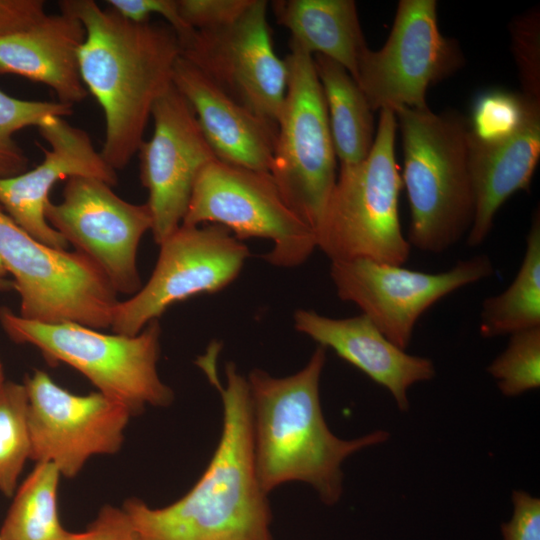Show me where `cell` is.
Listing matches in <instances>:
<instances>
[{"mask_svg":"<svg viewBox=\"0 0 540 540\" xmlns=\"http://www.w3.org/2000/svg\"><path fill=\"white\" fill-rule=\"evenodd\" d=\"M220 344L214 342L196 360L220 394L223 423L208 467L179 500L152 508L137 498L122 509L140 540H273L272 512L258 479L247 378L233 362L226 383L217 372Z\"/></svg>","mask_w":540,"mask_h":540,"instance_id":"1","label":"cell"},{"mask_svg":"<svg viewBox=\"0 0 540 540\" xmlns=\"http://www.w3.org/2000/svg\"><path fill=\"white\" fill-rule=\"evenodd\" d=\"M58 5L85 28L79 70L104 113L100 152L114 170L123 169L144 141L156 100L173 83L180 41L167 23H134L94 0Z\"/></svg>","mask_w":540,"mask_h":540,"instance_id":"2","label":"cell"},{"mask_svg":"<svg viewBox=\"0 0 540 540\" xmlns=\"http://www.w3.org/2000/svg\"><path fill=\"white\" fill-rule=\"evenodd\" d=\"M325 362L326 348L318 345L295 374L276 378L253 369L247 377L255 466L267 494L297 481L310 485L324 504H336L343 492L344 460L389 438L383 430L352 440L331 432L320 403Z\"/></svg>","mask_w":540,"mask_h":540,"instance_id":"3","label":"cell"},{"mask_svg":"<svg viewBox=\"0 0 540 540\" xmlns=\"http://www.w3.org/2000/svg\"><path fill=\"white\" fill-rule=\"evenodd\" d=\"M402 184L410 207L407 240L420 251L441 254L468 234L475 198L469 168V122L454 111L400 108Z\"/></svg>","mask_w":540,"mask_h":540,"instance_id":"4","label":"cell"},{"mask_svg":"<svg viewBox=\"0 0 540 540\" xmlns=\"http://www.w3.org/2000/svg\"><path fill=\"white\" fill-rule=\"evenodd\" d=\"M397 121L380 110L367 157L340 165L335 185L315 231L317 247L330 259H366L403 265L411 246L402 232L398 199L402 179L395 157Z\"/></svg>","mask_w":540,"mask_h":540,"instance_id":"5","label":"cell"},{"mask_svg":"<svg viewBox=\"0 0 540 540\" xmlns=\"http://www.w3.org/2000/svg\"><path fill=\"white\" fill-rule=\"evenodd\" d=\"M0 324L16 343L38 348L51 365L64 363L83 374L104 395L141 413L147 405L168 407L173 390L160 378L161 326L149 322L133 336L105 334L77 323H42L0 308Z\"/></svg>","mask_w":540,"mask_h":540,"instance_id":"6","label":"cell"},{"mask_svg":"<svg viewBox=\"0 0 540 540\" xmlns=\"http://www.w3.org/2000/svg\"><path fill=\"white\" fill-rule=\"evenodd\" d=\"M0 266L13 277L20 316L48 324L111 327L118 294L85 255L38 241L0 206Z\"/></svg>","mask_w":540,"mask_h":540,"instance_id":"7","label":"cell"},{"mask_svg":"<svg viewBox=\"0 0 540 540\" xmlns=\"http://www.w3.org/2000/svg\"><path fill=\"white\" fill-rule=\"evenodd\" d=\"M289 49L270 174L287 204L315 232L336 182V154L313 56L290 40Z\"/></svg>","mask_w":540,"mask_h":540,"instance_id":"8","label":"cell"},{"mask_svg":"<svg viewBox=\"0 0 540 540\" xmlns=\"http://www.w3.org/2000/svg\"><path fill=\"white\" fill-rule=\"evenodd\" d=\"M204 222L225 227L240 241L271 240L263 258L279 267L300 265L317 248L314 230L287 204L269 172L218 159L199 173L181 225Z\"/></svg>","mask_w":540,"mask_h":540,"instance_id":"9","label":"cell"},{"mask_svg":"<svg viewBox=\"0 0 540 540\" xmlns=\"http://www.w3.org/2000/svg\"><path fill=\"white\" fill-rule=\"evenodd\" d=\"M463 64L456 40L439 30L437 2L401 0L385 44L376 51L363 50L353 79L372 111L423 109L428 107V87Z\"/></svg>","mask_w":540,"mask_h":540,"instance_id":"10","label":"cell"},{"mask_svg":"<svg viewBox=\"0 0 540 540\" xmlns=\"http://www.w3.org/2000/svg\"><path fill=\"white\" fill-rule=\"evenodd\" d=\"M151 277L125 301H119L113 333L133 336L173 304L220 291L239 275L248 248L218 224L181 225L160 245Z\"/></svg>","mask_w":540,"mask_h":540,"instance_id":"11","label":"cell"},{"mask_svg":"<svg viewBox=\"0 0 540 540\" xmlns=\"http://www.w3.org/2000/svg\"><path fill=\"white\" fill-rule=\"evenodd\" d=\"M112 188L98 178L71 177L62 200L46 205L45 217L68 244L100 269L117 294L133 296L142 287L138 246L152 229V216L147 203H130Z\"/></svg>","mask_w":540,"mask_h":540,"instance_id":"12","label":"cell"},{"mask_svg":"<svg viewBox=\"0 0 540 540\" xmlns=\"http://www.w3.org/2000/svg\"><path fill=\"white\" fill-rule=\"evenodd\" d=\"M493 274V263L485 254L459 260L440 273L366 259L335 261L330 265L337 296L358 306L362 314L403 350L409 346L419 318L431 306Z\"/></svg>","mask_w":540,"mask_h":540,"instance_id":"13","label":"cell"},{"mask_svg":"<svg viewBox=\"0 0 540 540\" xmlns=\"http://www.w3.org/2000/svg\"><path fill=\"white\" fill-rule=\"evenodd\" d=\"M29 458L54 464L60 475L75 477L94 455L117 453L132 411L101 392L76 395L44 371L26 376Z\"/></svg>","mask_w":540,"mask_h":540,"instance_id":"14","label":"cell"},{"mask_svg":"<svg viewBox=\"0 0 540 540\" xmlns=\"http://www.w3.org/2000/svg\"><path fill=\"white\" fill-rule=\"evenodd\" d=\"M267 7L266 0H252L233 23L195 30L181 43V56L234 101L277 124L288 67L274 51Z\"/></svg>","mask_w":540,"mask_h":540,"instance_id":"15","label":"cell"},{"mask_svg":"<svg viewBox=\"0 0 540 540\" xmlns=\"http://www.w3.org/2000/svg\"><path fill=\"white\" fill-rule=\"evenodd\" d=\"M151 117L153 134L137 153L151 231L160 245L181 226L199 173L216 157L192 107L173 83L156 100Z\"/></svg>","mask_w":540,"mask_h":540,"instance_id":"16","label":"cell"},{"mask_svg":"<svg viewBox=\"0 0 540 540\" xmlns=\"http://www.w3.org/2000/svg\"><path fill=\"white\" fill-rule=\"evenodd\" d=\"M49 148L33 169L0 179V206L27 233L47 246L66 250L68 243L46 220L50 191L60 180L94 177L114 187L117 171L94 147L88 133L64 117L50 115L37 126Z\"/></svg>","mask_w":540,"mask_h":540,"instance_id":"17","label":"cell"},{"mask_svg":"<svg viewBox=\"0 0 540 540\" xmlns=\"http://www.w3.org/2000/svg\"><path fill=\"white\" fill-rule=\"evenodd\" d=\"M172 81L192 107L216 159L270 173L276 123L234 101L182 56L175 64Z\"/></svg>","mask_w":540,"mask_h":540,"instance_id":"18","label":"cell"},{"mask_svg":"<svg viewBox=\"0 0 540 540\" xmlns=\"http://www.w3.org/2000/svg\"><path fill=\"white\" fill-rule=\"evenodd\" d=\"M294 327L385 387L403 411L409 409V388L436 374L429 358L408 354L396 346L362 313L335 319L300 309L294 314Z\"/></svg>","mask_w":540,"mask_h":540,"instance_id":"19","label":"cell"},{"mask_svg":"<svg viewBox=\"0 0 540 540\" xmlns=\"http://www.w3.org/2000/svg\"><path fill=\"white\" fill-rule=\"evenodd\" d=\"M85 28L71 14H45L0 36V75L12 74L48 86L59 102L74 106L88 94L79 70Z\"/></svg>","mask_w":540,"mask_h":540,"instance_id":"20","label":"cell"},{"mask_svg":"<svg viewBox=\"0 0 540 540\" xmlns=\"http://www.w3.org/2000/svg\"><path fill=\"white\" fill-rule=\"evenodd\" d=\"M540 158V103L530 102L523 123L511 136L481 142L469 133V168L475 213L467 234L470 247L488 237L499 208L518 191H528Z\"/></svg>","mask_w":540,"mask_h":540,"instance_id":"21","label":"cell"},{"mask_svg":"<svg viewBox=\"0 0 540 540\" xmlns=\"http://www.w3.org/2000/svg\"><path fill=\"white\" fill-rule=\"evenodd\" d=\"M278 24L290 31V41L312 56L323 55L354 78L357 62L368 47L353 0L272 1Z\"/></svg>","mask_w":540,"mask_h":540,"instance_id":"22","label":"cell"},{"mask_svg":"<svg viewBox=\"0 0 540 540\" xmlns=\"http://www.w3.org/2000/svg\"><path fill=\"white\" fill-rule=\"evenodd\" d=\"M320 81L336 157L354 165L369 154L375 137L372 109L348 71L335 61L313 55Z\"/></svg>","mask_w":540,"mask_h":540,"instance_id":"23","label":"cell"},{"mask_svg":"<svg viewBox=\"0 0 540 540\" xmlns=\"http://www.w3.org/2000/svg\"><path fill=\"white\" fill-rule=\"evenodd\" d=\"M540 327V213L526 236L525 254L511 284L481 305L479 332L484 338L511 335Z\"/></svg>","mask_w":540,"mask_h":540,"instance_id":"24","label":"cell"},{"mask_svg":"<svg viewBox=\"0 0 540 540\" xmlns=\"http://www.w3.org/2000/svg\"><path fill=\"white\" fill-rule=\"evenodd\" d=\"M60 476L54 464L36 463L14 494L0 529L2 540H63L67 531L57 511Z\"/></svg>","mask_w":540,"mask_h":540,"instance_id":"25","label":"cell"},{"mask_svg":"<svg viewBox=\"0 0 540 540\" xmlns=\"http://www.w3.org/2000/svg\"><path fill=\"white\" fill-rule=\"evenodd\" d=\"M28 397L24 384L5 381L0 388V491L15 494L17 481L30 456Z\"/></svg>","mask_w":540,"mask_h":540,"instance_id":"26","label":"cell"},{"mask_svg":"<svg viewBox=\"0 0 540 540\" xmlns=\"http://www.w3.org/2000/svg\"><path fill=\"white\" fill-rule=\"evenodd\" d=\"M73 106L57 101L19 99L0 89V179L29 169V158L15 140V134L37 127L47 116L66 117Z\"/></svg>","mask_w":540,"mask_h":540,"instance_id":"27","label":"cell"},{"mask_svg":"<svg viewBox=\"0 0 540 540\" xmlns=\"http://www.w3.org/2000/svg\"><path fill=\"white\" fill-rule=\"evenodd\" d=\"M506 349L488 366L501 393L514 397L540 386V327L513 333Z\"/></svg>","mask_w":540,"mask_h":540,"instance_id":"28","label":"cell"},{"mask_svg":"<svg viewBox=\"0 0 540 540\" xmlns=\"http://www.w3.org/2000/svg\"><path fill=\"white\" fill-rule=\"evenodd\" d=\"M530 102L534 101L503 90L481 94L468 120L471 135L486 143L511 136L523 123Z\"/></svg>","mask_w":540,"mask_h":540,"instance_id":"29","label":"cell"},{"mask_svg":"<svg viewBox=\"0 0 540 540\" xmlns=\"http://www.w3.org/2000/svg\"><path fill=\"white\" fill-rule=\"evenodd\" d=\"M512 51L519 71L521 95L540 103V12L534 8L514 19Z\"/></svg>","mask_w":540,"mask_h":540,"instance_id":"30","label":"cell"},{"mask_svg":"<svg viewBox=\"0 0 540 540\" xmlns=\"http://www.w3.org/2000/svg\"><path fill=\"white\" fill-rule=\"evenodd\" d=\"M252 0H178L183 20L194 30L223 27L236 21Z\"/></svg>","mask_w":540,"mask_h":540,"instance_id":"31","label":"cell"},{"mask_svg":"<svg viewBox=\"0 0 540 540\" xmlns=\"http://www.w3.org/2000/svg\"><path fill=\"white\" fill-rule=\"evenodd\" d=\"M107 4L121 17L134 23H145L153 14L160 15L175 31L180 44L195 31L181 17L178 0H108Z\"/></svg>","mask_w":540,"mask_h":540,"instance_id":"32","label":"cell"},{"mask_svg":"<svg viewBox=\"0 0 540 540\" xmlns=\"http://www.w3.org/2000/svg\"><path fill=\"white\" fill-rule=\"evenodd\" d=\"M63 540H140L122 508L104 505L82 532L67 531Z\"/></svg>","mask_w":540,"mask_h":540,"instance_id":"33","label":"cell"},{"mask_svg":"<svg viewBox=\"0 0 540 540\" xmlns=\"http://www.w3.org/2000/svg\"><path fill=\"white\" fill-rule=\"evenodd\" d=\"M513 514L501 527L503 540H540V500L522 490L512 494Z\"/></svg>","mask_w":540,"mask_h":540,"instance_id":"34","label":"cell"},{"mask_svg":"<svg viewBox=\"0 0 540 540\" xmlns=\"http://www.w3.org/2000/svg\"><path fill=\"white\" fill-rule=\"evenodd\" d=\"M43 0H0V36L20 30L46 12Z\"/></svg>","mask_w":540,"mask_h":540,"instance_id":"35","label":"cell"},{"mask_svg":"<svg viewBox=\"0 0 540 540\" xmlns=\"http://www.w3.org/2000/svg\"><path fill=\"white\" fill-rule=\"evenodd\" d=\"M11 289H14V283L3 277L2 268L0 267V292L9 291Z\"/></svg>","mask_w":540,"mask_h":540,"instance_id":"36","label":"cell"},{"mask_svg":"<svg viewBox=\"0 0 540 540\" xmlns=\"http://www.w3.org/2000/svg\"><path fill=\"white\" fill-rule=\"evenodd\" d=\"M5 382V378H4V370H3V365H2V362L0 360V388L1 386L4 384Z\"/></svg>","mask_w":540,"mask_h":540,"instance_id":"37","label":"cell"},{"mask_svg":"<svg viewBox=\"0 0 540 540\" xmlns=\"http://www.w3.org/2000/svg\"><path fill=\"white\" fill-rule=\"evenodd\" d=\"M0 540H2V539L0 538Z\"/></svg>","mask_w":540,"mask_h":540,"instance_id":"38","label":"cell"}]
</instances>
